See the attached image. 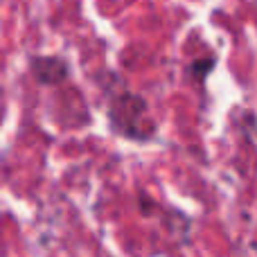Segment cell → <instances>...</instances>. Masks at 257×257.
<instances>
[{"label":"cell","instance_id":"cell-1","mask_svg":"<svg viewBox=\"0 0 257 257\" xmlns=\"http://www.w3.org/2000/svg\"><path fill=\"white\" fill-rule=\"evenodd\" d=\"M108 120L111 128L128 140H149L156 126L147 122V102L136 93H117L108 104Z\"/></svg>","mask_w":257,"mask_h":257},{"label":"cell","instance_id":"cell-2","mask_svg":"<svg viewBox=\"0 0 257 257\" xmlns=\"http://www.w3.org/2000/svg\"><path fill=\"white\" fill-rule=\"evenodd\" d=\"M32 72L41 84H59L68 77V66L59 57H36L32 61Z\"/></svg>","mask_w":257,"mask_h":257}]
</instances>
